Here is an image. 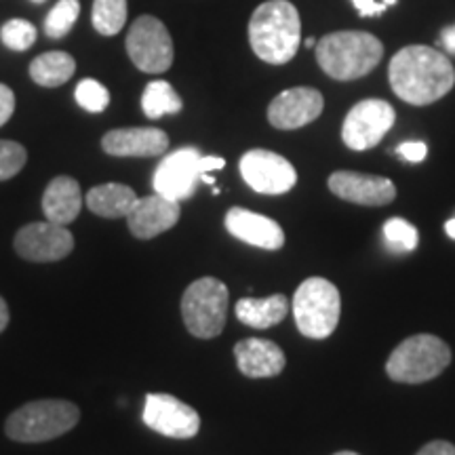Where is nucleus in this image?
I'll use <instances>...</instances> for the list:
<instances>
[{"label":"nucleus","instance_id":"36","mask_svg":"<svg viewBox=\"0 0 455 455\" xmlns=\"http://www.w3.org/2000/svg\"><path fill=\"white\" fill-rule=\"evenodd\" d=\"M226 161L221 156H201V173H212V171L224 169Z\"/></svg>","mask_w":455,"mask_h":455},{"label":"nucleus","instance_id":"8","mask_svg":"<svg viewBox=\"0 0 455 455\" xmlns=\"http://www.w3.org/2000/svg\"><path fill=\"white\" fill-rule=\"evenodd\" d=\"M127 53L135 68L148 74H161L173 64V41L158 17L141 15L127 34Z\"/></svg>","mask_w":455,"mask_h":455},{"label":"nucleus","instance_id":"28","mask_svg":"<svg viewBox=\"0 0 455 455\" xmlns=\"http://www.w3.org/2000/svg\"><path fill=\"white\" fill-rule=\"evenodd\" d=\"M0 41L11 51H26L36 43V28L26 20H11L0 30Z\"/></svg>","mask_w":455,"mask_h":455},{"label":"nucleus","instance_id":"22","mask_svg":"<svg viewBox=\"0 0 455 455\" xmlns=\"http://www.w3.org/2000/svg\"><path fill=\"white\" fill-rule=\"evenodd\" d=\"M289 312V301L284 295L276 293L270 295L266 299H255V298H243L236 304V318L243 325L253 327V329H268L275 327L287 316Z\"/></svg>","mask_w":455,"mask_h":455},{"label":"nucleus","instance_id":"5","mask_svg":"<svg viewBox=\"0 0 455 455\" xmlns=\"http://www.w3.org/2000/svg\"><path fill=\"white\" fill-rule=\"evenodd\" d=\"M451 363V350L436 335L419 333L403 339L386 363V373L401 384H422L435 379Z\"/></svg>","mask_w":455,"mask_h":455},{"label":"nucleus","instance_id":"25","mask_svg":"<svg viewBox=\"0 0 455 455\" xmlns=\"http://www.w3.org/2000/svg\"><path fill=\"white\" fill-rule=\"evenodd\" d=\"M93 28L104 36H114L127 21V0H93Z\"/></svg>","mask_w":455,"mask_h":455},{"label":"nucleus","instance_id":"21","mask_svg":"<svg viewBox=\"0 0 455 455\" xmlns=\"http://www.w3.org/2000/svg\"><path fill=\"white\" fill-rule=\"evenodd\" d=\"M135 203L138 195L124 184H101L91 188L87 195V207L91 212L108 220L127 218Z\"/></svg>","mask_w":455,"mask_h":455},{"label":"nucleus","instance_id":"2","mask_svg":"<svg viewBox=\"0 0 455 455\" xmlns=\"http://www.w3.org/2000/svg\"><path fill=\"white\" fill-rule=\"evenodd\" d=\"M301 43L298 9L289 0H268L249 20V44L261 61L283 66L291 61Z\"/></svg>","mask_w":455,"mask_h":455},{"label":"nucleus","instance_id":"11","mask_svg":"<svg viewBox=\"0 0 455 455\" xmlns=\"http://www.w3.org/2000/svg\"><path fill=\"white\" fill-rule=\"evenodd\" d=\"M15 251L28 261L47 264L60 261L72 253L74 236L66 226L53 221H34L15 235Z\"/></svg>","mask_w":455,"mask_h":455},{"label":"nucleus","instance_id":"15","mask_svg":"<svg viewBox=\"0 0 455 455\" xmlns=\"http://www.w3.org/2000/svg\"><path fill=\"white\" fill-rule=\"evenodd\" d=\"M329 190L348 203L382 207L395 201L396 188L388 178L355 173V171H335L329 178Z\"/></svg>","mask_w":455,"mask_h":455},{"label":"nucleus","instance_id":"31","mask_svg":"<svg viewBox=\"0 0 455 455\" xmlns=\"http://www.w3.org/2000/svg\"><path fill=\"white\" fill-rule=\"evenodd\" d=\"M396 155L409 163H422L428 155V148H426L424 141H407V144L396 148Z\"/></svg>","mask_w":455,"mask_h":455},{"label":"nucleus","instance_id":"34","mask_svg":"<svg viewBox=\"0 0 455 455\" xmlns=\"http://www.w3.org/2000/svg\"><path fill=\"white\" fill-rule=\"evenodd\" d=\"M415 455H455V447L447 441H432L419 449Z\"/></svg>","mask_w":455,"mask_h":455},{"label":"nucleus","instance_id":"3","mask_svg":"<svg viewBox=\"0 0 455 455\" xmlns=\"http://www.w3.org/2000/svg\"><path fill=\"white\" fill-rule=\"evenodd\" d=\"M384 44L369 32H331L316 44V61L335 81H356L382 61Z\"/></svg>","mask_w":455,"mask_h":455},{"label":"nucleus","instance_id":"7","mask_svg":"<svg viewBox=\"0 0 455 455\" xmlns=\"http://www.w3.org/2000/svg\"><path fill=\"white\" fill-rule=\"evenodd\" d=\"M228 287L218 278H198L181 298V316L195 338L212 339L224 331L228 316Z\"/></svg>","mask_w":455,"mask_h":455},{"label":"nucleus","instance_id":"18","mask_svg":"<svg viewBox=\"0 0 455 455\" xmlns=\"http://www.w3.org/2000/svg\"><path fill=\"white\" fill-rule=\"evenodd\" d=\"M226 228L238 241L259 249H268V251H276L284 244L283 228L275 220L249 212V209H230L226 213Z\"/></svg>","mask_w":455,"mask_h":455},{"label":"nucleus","instance_id":"12","mask_svg":"<svg viewBox=\"0 0 455 455\" xmlns=\"http://www.w3.org/2000/svg\"><path fill=\"white\" fill-rule=\"evenodd\" d=\"M144 422L148 428L169 439H192L201 430V418L196 409L171 395L146 396Z\"/></svg>","mask_w":455,"mask_h":455},{"label":"nucleus","instance_id":"43","mask_svg":"<svg viewBox=\"0 0 455 455\" xmlns=\"http://www.w3.org/2000/svg\"><path fill=\"white\" fill-rule=\"evenodd\" d=\"M34 3H43V0H34Z\"/></svg>","mask_w":455,"mask_h":455},{"label":"nucleus","instance_id":"6","mask_svg":"<svg viewBox=\"0 0 455 455\" xmlns=\"http://www.w3.org/2000/svg\"><path fill=\"white\" fill-rule=\"evenodd\" d=\"M341 315L338 287L321 276L306 278L293 298V316L299 333L310 339H325L335 331Z\"/></svg>","mask_w":455,"mask_h":455},{"label":"nucleus","instance_id":"1","mask_svg":"<svg viewBox=\"0 0 455 455\" xmlns=\"http://www.w3.org/2000/svg\"><path fill=\"white\" fill-rule=\"evenodd\" d=\"M390 87L411 106H428L445 98L455 84V68L443 51L411 44L392 57Z\"/></svg>","mask_w":455,"mask_h":455},{"label":"nucleus","instance_id":"41","mask_svg":"<svg viewBox=\"0 0 455 455\" xmlns=\"http://www.w3.org/2000/svg\"><path fill=\"white\" fill-rule=\"evenodd\" d=\"M382 3L386 4V7H395V4H396V0H382Z\"/></svg>","mask_w":455,"mask_h":455},{"label":"nucleus","instance_id":"35","mask_svg":"<svg viewBox=\"0 0 455 455\" xmlns=\"http://www.w3.org/2000/svg\"><path fill=\"white\" fill-rule=\"evenodd\" d=\"M439 43H441V47L447 51V53H453L455 55V24L443 28L441 36H439Z\"/></svg>","mask_w":455,"mask_h":455},{"label":"nucleus","instance_id":"4","mask_svg":"<svg viewBox=\"0 0 455 455\" xmlns=\"http://www.w3.org/2000/svg\"><path fill=\"white\" fill-rule=\"evenodd\" d=\"M81 419V409L70 401L47 398L32 401L9 415L7 430L9 439L17 443H44L70 432Z\"/></svg>","mask_w":455,"mask_h":455},{"label":"nucleus","instance_id":"32","mask_svg":"<svg viewBox=\"0 0 455 455\" xmlns=\"http://www.w3.org/2000/svg\"><path fill=\"white\" fill-rule=\"evenodd\" d=\"M15 112V93L7 84L0 83V127L9 123V118Z\"/></svg>","mask_w":455,"mask_h":455},{"label":"nucleus","instance_id":"42","mask_svg":"<svg viewBox=\"0 0 455 455\" xmlns=\"http://www.w3.org/2000/svg\"><path fill=\"white\" fill-rule=\"evenodd\" d=\"M335 455H358V453H355V451H339V453H335Z\"/></svg>","mask_w":455,"mask_h":455},{"label":"nucleus","instance_id":"29","mask_svg":"<svg viewBox=\"0 0 455 455\" xmlns=\"http://www.w3.org/2000/svg\"><path fill=\"white\" fill-rule=\"evenodd\" d=\"M74 95H76L78 106L91 114L104 112L108 104H110V91L101 83L93 81V78H84V81L78 83L76 93Z\"/></svg>","mask_w":455,"mask_h":455},{"label":"nucleus","instance_id":"20","mask_svg":"<svg viewBox=\"0 0 455 455\" xmlns=\"http://www.w3.org/2000/svg\"><path fill=\"white\" fill-rule=\"evenodd\" d=\"M83 207L81 186L76 180L60 175L47 186L43 195V213L47 221L68 226L78 218Z\"/></svg>","mask_w":455,"mask_h":455},{"label":"nucleus","instance_id":"26","mask_svg":"<svg viewBox=\"0 0 455 455\" xmlns=\"http://www.w3.org/2000/svg\"><path fill=\"white\" fill-rule=\"evenodd\" d=\"M78 13H81V3L78 0H60L53 9L49 11L44 20V32L49 38H64L76 24Z\"/></svg>","mask_w":455,"mask_h":455},{"label":"nucleus","instance_id":"9","mask_svg":"<svg viewBox=\"0 0 455 455\" xmlns=\"http://www.w3.org/2000/svg\"><path fill=\"white\" fill-rule=\"evenodd\" d=\"M395 121V108L388 101L363 100L346 116L344 127H341V140L350 150H369L384 140Z\"/></svg>","mask_w":455,"mask_h":455},{"label":"nucleus","instance_id":"38","mask_svg":"<svg viewBox=\"0 0 455 455\" xmlns=\"http://www.w3.org/2000/svg\"><path fill=\"white\" fill-rule=\"evenodd\" d=\"M445 232H447V236H451L453 241H455V218L447 221V224H445Z\"/></svg>","mask_w":455,"mask_h":455},{"label":"nucleus","instance_id":"30","mask_svg":"<svg viewBox=\"0 0 455 455\" xmlns=\"http://www.w3.org/2000/svg\"><path fill=\"white\" fill-rule=\"evenodd\" d=\"M28 161L26 148L17 141L0 140V181L15 178Z\"/></svg>","mask_w":455,"mask_h":455},{"label":"nucleus","instance_id":"14","mask_svg":"<svg viewBox=\"0 0 455 455\" xmlns=\"http://www.w3.org/2000/svg\"><path fill=\"white\" fill-rule=\"evenodd\" d=\"M325 100L312 87H293L276 95L268 106V121L281 131H293L315 123L321 116Z\"/></svg>","mask_w":455,"mask_h":455},{"label":"nucleus","instance_id":"10","mask_svg":"<svg viewBox=\"0 0 455 455\" xmlns=\"http://www.w3.org/2000/svg\"><path fill=\"white\" fill-rule=\"evenodd\" d=\"M241 175L259 195H284L295 186L298 173L287 158L270 150H249L241 158Z\"/></svg>","mask_w":455,"mask_h":455},{"label":"nucleus","instance_id":"37","mask_svg":"<svg viewBox=\"0 0 455 455\" xmlns=\"http://www.w3.org/2000/svg\"><path fill=\"white\" fill-rule=\"evenodd\" d=\"M7 325H9V306L7 301L0 298V333L7 329Z\"/></svg>","mask_w":455,"mask_h":455},{"label":"nucleus","instance_id":"17","mask_svg":"<svg viewBox=\"0 0 455 455\" xmlns=\"http://www.w3.org/2000/svg\"><path fill=\"white\" fill-rule=\"evenodd\" d=\"M101 148L110 156H161L167 152V133L155 127H129L108 131L101 140Z\"/></svg>","mask_w":455,"mask_h":455},{"label":"nucleus","instance_id":"23","mask_svg":"<svg viewBox=\"0 0 455 455\" xmlns=\"http://www.w3.org/2000/svg\"><path fill=\"white\" fill-rule=\"evenodd\" d=\"M76 61L66 51H49V53L38 55L30 64L32 81L41 87H60L66 84L74 76Z\"/></svg>","mask_w":455,"mask_h":455},{"label":"nucleus","instance_id":"39","mask_svg":"<svg viewBox=\"0 0 455 455\" xmlns=\"http://www.w3.org/2000/svg\"><path fill=\"white\" fill-rule=\"evenodd\" d=\"M201 181H204V184H215V180L209 173H201Z\"/></svg>","mask_w":455,"mask_h":455},{"label":"nucleus","instance_id":"33","mask_svg":"<svg viewBox=\"0 0 455 455\" xmlns=\"http://www.w3.org/2000/svg\"><path fill=\"white\" fill-rule=\"evenodd\" d=\"M352 4H355V9L361 13L363 17H373V15H379L384 13L386 4L382 0H352Z\"/></svg>","mask_w":455,"mask_h":455},{"label":"nucleus","instance_id":"16","mask_svg":"<svg viewBox=\"0 0 455 455\" xmlns=\"http://www.w3.org/2000/svg\"><path fill=\"white\" fill-rule=\"evenodd\" d=\"M181 207L178 201H171L167 196L150 195L138 198L127 215V226L135 238H155L167 232L180 221Z\"/></svg>","mask_w":455,"mask_h":455},{"label":"nucleus","instance_id":"40","mask_svg":"<svg viewBox=\"0 0 455 455\" xmlns=\"http://www.w3.org/2000/svg\"><path fill=\"white\" fill-rule=\"evenodd\" d=\"M315 44H316L315 38H306V47H315Z\"/></svg>","mask_w":455,"mask_h":455},{"label":"nucleus","instance_id":"19","mask_svg":"<svg viewBox=\"0 0 455 455\" xmlns=\"http://www.w3.org/2000/svg\"><path fill=\"white\" fill-rule=\"evenodd\" d=\"M236 365L247 378H275L287 365L284 352L270 339H243L235 346Z\"/></svg>","mask_w":455,"mask_h":455},{"label":"nucleus","instance_id":"24","mask_svg":"<svg viewBox=\"0 0 455 455\" xmlns=\"http://www.w3.org/2000/svg\"><path fill=\"white\" fill-rule=\"evenodd\" d=\"M184 101L167 81H152L141 95V110L148 118H161L164 114H178Z\"/></svg>","mask_w":455,"mask_h":455},{"label":"nucleus","instance_id":"27","mask_svg":"<svg viewBox=\"0 0 455 455\" xmlns=\"http://www.w3.org/2000/svg\"><path fill=\"white\" fill-rule=\"evenodd\" d=\"M384 236H386V243H388V247L396 253L413 251L419 243L418 230H415L407 220H401V218H392L386 221Z\"/></svg>","mask_w":455,"mask_h":455},{"label":"nucleus","instance_id":"13","mask_svg":"<svg viewBox=\"0 0 455 455\" xmlns=\"http://www.w3.org/2000/svg\"><path fill=\"white\" fill-rule=\"evenodd\" d=\"M201 180V152L196 148H180L173 155L164 156L155 173L156 195L171 201H186L195 195Z\"/></svg>","mask_w":455,"mask_h":455}]
</instances>
